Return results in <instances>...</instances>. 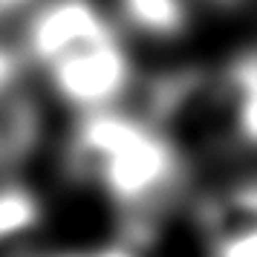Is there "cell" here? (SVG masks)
<instances>
[{
  "label": "cell",
  "instance_id": "1",
  "mask_svg": "<svg viewBox=\"0 0 257 257\" xmlns=\"http://www.w3.org/2000/svg\"><path fill=\"white\" fill-rule=\"evenodd\" d=\"M75 153L116 202H145L176 174V153L162 133L118 110L84 116Z\"/></svg>",
  "mask_w": 257,
  "mask_h": 257
},
{
  "label": "cell",
  "instance_id": "2",
  "mask_svg": "<svg viewBox=\"0 0 257 257\" xmlns=\"http://www.w3.org/2000/svg\"><path fill=\"white\" fill-rule=\"evenodd\" d=\"M47 81L67 107L90 116L113 110V104L127 93L133 81V64L118 35H110L49 64Z\"/></svg>",
  "mask_w": 257,
  "mask_h": 257
},
{
  "label": "cell",
  "instance_id": "3",
  "mask_svg": "<svg viewBox=\"0 0 257 257\" xmlns=\"http://www.w3.org/2000/svg\"><path fill=\"white\" fill-rule=\"evenodd\" d=\"M116 35L93 0H47L29 15L24 29L26 55L47 70L70 52Z\"/></svg>",
  "mask_w": 257,
  "mask_h": 257
},
{
  "label": "cell",
  "instance_id": "4",
  "mask_svg": "<svg viewBox=\"0 0 257 257\" xmlns=\"http://www.w3.org/2000/svg\"><path fill=\"white\" fill-rule=\"evenodd\" d=\"M118 12L139 35L168 41L188 29L191 3L188 0H118Z\"/></svg>",
  "mask_w": 257,
  "mask_h": 257
},
{
  "label": "cell",
  "instance_id": "5",
  "mask_svg": "<svg viewBox=\"0 0 257 257\" xmlns=\"http://www.w3.org/2000/svg\"><path fill=\"white\" fill-rule=\"evenodd\" d=\"M38 217H41V205L32 191L21 185L0 188V240L26 231L29 225L38 222Z\"/></svg>",
  "mask_w": 257,
  "mask_h": 257
},
{
  "label": "cell",
  "instance_id": "6",
  "mask_svg": "<svg viewBox=\"0 0 257 257\" xmlns=\"http://www.w3.org/2000/svg\"><path fill=\"white\" fill-rule=\"evenodd\" d=\"M237 81V127L257 145V58L240 61L234 72Z\"/></svg>",
  "mask_w": 257,
  "mask_h": 257
},
{
  "label": "cell",
  "instance_id": "7",
  "mask_svg": "<svg viewBox=\"0 0 257 257\" xmlns=\"http://www.w3.org/2000/svg\"><path fill=\"white\" fill-rule=\"evenodd\" d=\"M211 257H257V214H245V220L225 225L211 243Z\"/></svg>",
  "mask_w": 257,
  "mask_h": 257
},
{
  "label": "cell",
  "instance_id": "8",
  "mask_svg": "<svg viewBox=\"0 0 257 257\" xmlns=\"http://www.w3.org/2000/svg\"><path fill=\"white\" fill-rule=\"evenodd\" d=\"M90 257H136L130 248H124V245H107V248H98L95 254Z\"/></svg>",
  "mask_w": 257,
  "mask_h": 257
},
{
  "label": "cell",
  "instance_id": "9",
  "mask_svg": "<svg viewBox=\"0 0 257 257\" xmlns=\"http://www.w3.org/2000/svg\"><path fill=\"white\" fill-rule=\"evenodd\" d=\"M29 3H35V0H0V18L3 15H12V12H21Z\"/></svg>",
  "mask_w": 257,
  "mask_h": 257
},
{
  "label": "cell",
  "instance_id": "10",
  "mask_svg": "<svg viewBox=\"0 0 257 257\" xmlns=\"http://www.w3.org/2000/svg\"><path fill=\"white\" fill-rule=\"evenodd\" d=\"M58 257H90V254H58Z\"/></svg>",
  "mask_w": 257,
  "mask_h": 257
}]
</instances>
